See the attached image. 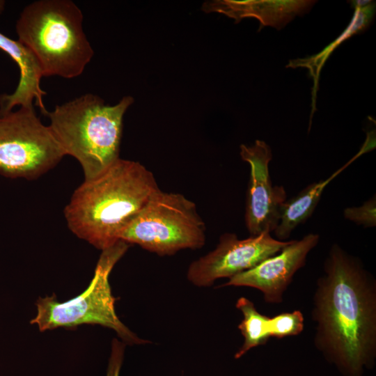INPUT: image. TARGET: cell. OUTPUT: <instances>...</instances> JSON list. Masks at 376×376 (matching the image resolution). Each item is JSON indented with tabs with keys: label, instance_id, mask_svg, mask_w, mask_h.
Listing matches in <instances>:
<instances>
[{
	"label": "cell",
	"instance_id": "1",
	"mask_svg": "<svg viewBox=\"0 0 376 376\" xmlns=\"http://www.w3.org/2000/svg\"><path fill=\"white\" fill-rule=\"evenodd\" d=\"M323 271L313 297L314 345L344 376H362L376 358V280L336 243Z\"/></svg>",
	"mask_w": 376,
	"mask_h": 376
},
{
	"label": "cell",
	"instance_id": "2",
	"mask_svg": "<svg viewBox=\"0 0 376 376\" xmlns=\"http://www.w3.org/2000/svg\"><path fill=\"white\" fill-rule=\"evenodd\" d=\"M159 189L152 173L138 162L118 159L75 190L64 208L69 229L100 250L118 241Z\"/></svg>",
	"mask_w": 376,
	"mask_h": 376
},
{
	"label": "cell",
	"instance_id": "3",
	"mask_svg": "<svg viewBox=\"0 0 376 376\" xmlns=\"http://www.w3.org/2000/svg\"><path fill=\"white\" fill-rule=\"evenodd\" d=\"M133 101L126 96L110 106L86 93L47 111L55 138L65 155L79 162L84 180L99 175L120 158L123 118Z\"/></svg>",
	"mask_w": 376,
	"mask_h": 376
},
{
	"label": "cell",
	"instance_id": "4",
	"mask_svg": "<svg viewBox=\"0 0 376 376\" xmlns=\"http://www.w3.org/2000/svg\"><path fill=\"white\" fill-rule=\"evenodd\" d=\"M18 40L34 55L43 77L81 75L94 51L83 29V14L70 0H38L16 22Z\"/></svg>",
	"mask_w": 376,
	"mask_h": 376
},
{
	"label": "cell",
	"instance_id": "5",
	"mask_svg": "<svg viewBox=\"0 0 376 376\" xmlns=\"http://www.w3.org/2000/svg\"><path fill=\"white\" fill-rule=\"evenodd\" d=\"M130 244L119 240L102 251L94 276L81 294L65 302L54 294L36 301L37 315L31 320L40 331L58 327L72 328L79 324H100L114 330L126 345L150 343L130 330L118 318L115 310L116 299L112 295L109 274L127 251Z\"/></svg>",
	"mask_w": 376,
	"mask_h": 376
},
{
	"label": "cell",
	"instance_id": "6",
	"mask_svg": "<svg viewBox=\"0 0 376 376\" xmlns=\"http://www.w3.org/2000/svg\"><path fill=\"white\" fill-rule=\"evenodd\" d=\"M120 240L159 256L205 244V224L196 204L183 194L160 189L122 233Z\"/></svg>",
	"mask_w": 376,
	"mask_h": 376
},
{
	"label": "cell",
	"instance_id": "7",
	"mask_svg": "<svg viewBox=\"0 0 376 376\" xmlns=\"http://www.w3.org/2000/svg\"><path fill=\"white\" fill-rule=\"evenodd\" d=\"M65 155L49 125L33 106L0 115V173L11 178L36 179Z\"/></svg>",
	"mask_w": 376,
	"mask_h": 376
},
{
	"label": "cell",
	"instance_id": "8",
	"mask_svg": "<svg viewBox=\"0 0 376 376\" xmlns=\"http://www.w3.org/2000/svg\"><path fill=\"white\" fill-rule=\"evenodd\" d=\"M290 242L278 240L269 233L246 239L224 233L214 250L189 265L187 279L198 287L210 286L217 279H230L252 269L280 252Z\"/></svg>",
	"mask_w": 376,
	"mask_h": 376
},
{
	"label": "cell",
	"instance_id": "9",
	"mask_svg": "<svg viewBox=\"0 0 376 376\" xmlns=\"http://www.w3.org/2000/svg\"><path fill=\"white\" fill-rule=\"evenodd\" d=\"M240 156L250 166L244 221L250 236L273 232L279 224L281 208L287 199L283 186L272 184L269 164L270 147L256 140L253 146H240Z\"/></svg>",
	"mask_w": 376,
	"mask_h": 376
},
{
	"label": "cell",
	"instance_id": "10",
	"mask_svg": "<svg viewBox=\"0 0 376 376\" xmlns=\"http://www.w3.org/2000/svg\"><path fill=\"white\" fill-rule=\"evenodd\" d=\"M320 241V235L308 233L299 240H290L280 252L251 269L229 279L224 286H244L260 290L265 302L279 304L294 275L306 263L309 252Z\"/></svg>",
	"mask_w": 376,
	"mask_h": 376
},
{
	"label": "cell",
	"instance_id": "11",
	"mask_svg": "<svg viewBox=\"0 0 376 376\" xmlns=\"http://www.w3.org/2000/svg\"><path fill=\"white\" fill-rule=\"evenodd\" d=\"M0 49L8 54L19 69V79L13 93L0 95V115L16 107H32L33 102L44 115L47 111L43 102L47 93L40 86L43 77L40 66L32 52L18 40H13L0 32Z\"/></svg>",
	"mask_w": 376,
	"mask_h": 376
},
{
	"label": "cell",
	"instance_id": "12",
	"mask_svg": "<svg viewBox=\"0 0 376 376\" xmlns=\"http://www.w3.org/2000/svg\"><path fill=\"white\" fill-rule=\"evenodd\" d=\"M316 1H233L219 0L205 2L206 13H223L240 21L246 17L260 20L263 26L281 29L295 16L307 13Z\"/></svg>",
	"mask_w": 376,
	"mask_h": 376
},
{
	"label": "cell",
	"instance_id": "13",
	"mask_svg": "<svg viewBox=\"0 0 376 376\" xmlns=\"http://www.w3.org/2000/svg\"><path fill=\"white\" fill-rule=\"evenodd\" d=\"M361 154L358 153L327 179L308 185L296 196L285 200L281 208L279 224L273 231L276 240L287 241L292 232L312 216L325 187Z\"/></svg>",
	"mask_w": 376,
	"mask_h": 376
},
{
	"label": "cell",
	"instance_id": "14",
	"mask_svg": "<svg viewBox=\"0 0 376 376\" xmlns=\"http://www.w3.org/2000/svg\"><path fill=\"white\" fill-rule=\"evenodd\" d=\"M236 308L241 311L243 319L238 324L244 342L235 354L238 359L253 347L267 343L271 338V318L260 313L254 304L244 297H240Z\"/></svg>",
	"mask_w": 376,
	"mask_h": 376
},
{
	"label": "cell",
	"instance_id": "15",
	"mask_svg": "<svg viewBox=\"0 0 376 376\" xmlns=\"http://www.w3.org/2000/svg\"><path fill=\"white\" fill-rule=\"evenodd\" d=\"M271 337L281 339L300 334L304 329V315L299 310L282 313L271 318Z\"/></svg>",
	"mask_w": 376,
	"mask_h": 376
},
{
	"label": "cell",
	"instance_id": "16",
	"mask_svg": "<svg viewBox=\"0 0 376 376\" xmlns=\"http://www.w3.org/2000/svg\"><path fill=\"white\" fill-rule=\"evenodd\" d=\"M345 219L363 228L376 226V198L375 195L358 207H349L343 210Z\"/></svg>",
	"mask_w": 376,
	"mask_h": 376
},
{
	"label": "cell",
	"instance_id": "17",
	"mask_svg": "<svg viewBox=\"0 0 376 376\" xmlns=\"http://www.w3.org/2000/svg\"><path fill=\"white\" fill-rule=\"evenodd\" d=\"M125 343L113 338L109 359L107 376H119L124 358Z\"/></svg>",
	"mask_w": 376,
	"mask_h": 376
},
{
	"label": "cell",
	"instance_id": "18",
	"mask_svg": "<svg viewBox=\"0 0 376 376\" xmlns=\"http://www.w3.org/2000/svg\"><path fill=\"white\" fill-rule=\"evenodd\" d=\"M6 2L5 1L0 0V14L2 13L5 8Z\"/></svg>",
	"mask_w": 376,
	"mask_h": 376
}]
</instances>
